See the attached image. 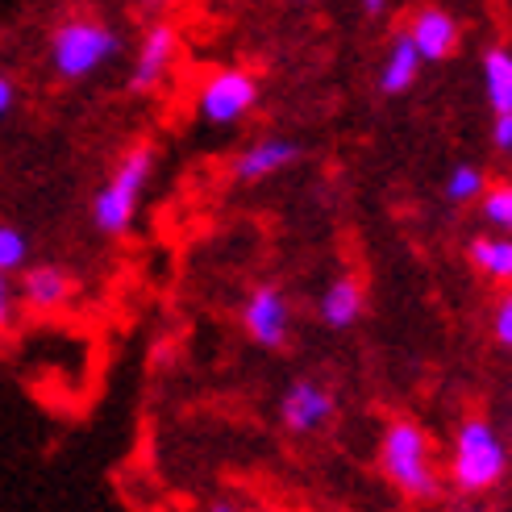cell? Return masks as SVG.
<instances>
[{"label": "cell", "mask_w": 512, "mask_h": 512, "mask_svg": "<svg viewBox=\"0 0 512 512\" xmlns=\"http://www.w3.org/2000/svg\"><path fill=\"white\" fill-rule=\"evenodd\" d=\"M46 50H50V67H55L59 80L80 84V80H92L96 71H105L109 63L121 59L125 38H121L117 25L88 17V13H75L50 30Z\"/></svg>", "instance_id": "277c9868"}, {"label": "cell", "mask_w": 512, "mask_h": 512, "mask_svg": "<svg viewBox=\"0 0 512 512\" xmlns=\"http://www.w3.org/2000/svg\"><path fill=\"white\" fill-rule=\"evenodd\" d=\"M492 142H496L500 155H508V150H512V113H496V121H492Z\"/></svg>", "instance_id": "44dd1931"}, {"label": "cell", "mask_w": 512, "mask_h": 512, "mask_svg": "<svg viewBox=\"0 0 512 512\" xmlns=\"http://www.w3.org/2000/svg\"><path fill=\"white\" fill-rule=\"evenodd\" d=\"M508 479V442L492 417H463L450 442V483L458 496H492Z\"/></svg>", "instance_id": "7a4b0ae2"}, {"label": "cell", "mask_w": 512, "mask_h": 512, "mask_svg": "<svg viewBox=\"0 0 512 512\" xmlns=\"http://www.w3.org/2000/svg\"><path fill=\"white\" fill-rule=\"evenodd\" d=\"M334 417H338V392L325 379L300 375L279 396V425L292 438H313V433L334 425Z\"/></svg>", "instance_id": "8992f818"}, {"label": "cell", "mask_w": 512, "mask_h": 512, "mask_svg": "<svg viewBox=\"0 0 512 512\" xmlns=\"http://www.w3.org/2000/svg\"><path fill=\"white\" fill-rule=\"evenodd\" d=\"M479 75L492 113H512V50L504 42H492L479 55Z\"/></svg>", "instance_id": "5bb4252c"}, {"label": "cell", "mask_w": 512, "mask_h": 512, "mask_svg": "<svg viewBox=\"0 0 512 512\" xmlns=\"http://www.w3.org/2000/svg\"><path fill=\"white\" fill-rule=\"evenodd\" d=\"M467 259H471V267H475L483 279H492V284H508V279H512V242H508V234H504V238H500V234H479V238H471Z\"/></svg>", "instance_id": "9a60e30c"}, {"label": "cell", "mask_w": 512, "mask_h": 512, "mask_svg": "<svg viewBox=\"0 0 512 512\" xmlns=\"http://www.w3.org/2000/svg\"><path fill=\"white\" fill-rule=\"evenodd\" d=\"M413 512H433V508H429V504H421V508H413Z\"/></svg>", "instance_id": "484cf974"}, {"label": "cell", "mask_w": 512, "mask_h": 512, "mask_svg": "<svg viewBox=\"0 0 512 512\" xmlns=\"http://www.w3.org/2000/svg\"><path fill=\"white\" fill-rule=\"evenodd\" d=\"M155 167H159V150L150 142L130 146L117 159V167L105 175V184H100L96 196H92L96 234H105V238L130 234L134 221H138V209H142V196L150 188V179H155Z\"/></svg>", "instance_id": "3957f363"}, {"label": "cell", "mask_w": 512, "mask_h": 512, "mask_svg": "<svg viewBox=\"0 0 512 512\" xmlns=\"http://www.w3.org/2000/svg\"><path fill=\"white\" fill-rule=\"evenodd\" d=\"M292 5H309V0H292Z\"/></svg>", "instance_id": "4316f807"}, {"label": "cell", "mask_w": 512, "mask_h": 512, "mask_svg": "<svg viewBox=\"0 0 512 512\" xmlns=\"http://www.w3.org/2000/svg\"><path fill=\"white\" fill-rule=\"evenodd\" d=\"M30 267V234L17 225H0V275H17Z\"/></svg>", "instance_id": "ac0fdd59"}, {"label": "cell", "mask_w": 512, "mask_h": 512, "mask_svg": "<svg viewBox=\"0 0 512 512\" xmlns=\"http://www.w3.org/2000/svg\"><path fill=\"white\" fill-rule=\"evenodd\" d=\"M13 105H17V88H13L9 75H0V117H9Z\"/></svg>", "instance_id": "7402d4cb"}, {"label": "cell", "mask_w": 512, "mask_h": 512, "mask_svg": "<svg viewBox=\"0 0 512 512\" xmlns=\"http://www.w3.org/2000/svg\"><path fill=\"white\" fill-rule=\"evenodd\" d=\"M379 475L388 488L408 504H433L442 496V471L433 463V438L408 417H396L379 433V454H375Z\"/></svg>", "instance_id": "6da1fadb"}, {"label": "cell", "mask_w": 512, "mask_h": 512, "mask_svg": "<svg viewBox=\"0 0 512 512\" xmlns=\"http://www.w3.org/2000/svg\"><path fill=\"white\" fill-rule=\"evenodd\" d=\"M492 338H496L500 350L512 346V296L508 292H504V300L496 304V313H492Z\"/></svg>", "instance_id": "d6986e66"}, {"label": "cell", "mask_w": 512, "mask_h": 512, "mask_svg": "<svg viewBox=\"0 0 512 512\" xmlns=\"http://www.w3.org/2000/svg\"><path fill=\"white\" fill-rule=\"evenodd\" d=\"M138 5H142V9H150V13H155V9H167L171 0H138Z\"/></svg>", "instance_id": "d4e9b609"}, {"label": "cell", "mask_w": 512, "mask_h": 512, "mask_svg": "<svg viewBox=\"0 0 512 512\" xmlns=\"http://www.w3.org/2000/svg\"><path fill=\"white\" fill-rule=\"evenodd\" d=\"M204 512H246V508H242V504H234V500H213Z\"/></svg>", "instance_id": "cb8c5ba5"}, {"label": "cell", "mask_w": 512, "mask_h": 512, "mask_svg": "<svg viewBox=\"0 0 512 512\" xmlns=\"http://www.w3.org/2000/svg\"><path fill=\"white\" fill-rule=\"evenodd\" d=\"M404 34L421 55V63H446L458 55V46H463V21L442 5H421L413 17H408Z\"/></svg>", "instance_id": "9c48e42d"}, {"label": "cell", "mask_w": 512, "mask_h": 512, "mask_svg": "<svg viewBox=\"0 0 512 512\" xmlns=\"http://www.w3.org/2000/svg\"><path fill=\"white\" fill-rule=\"evenodd\" d=\"M304 159V146L288 134H271V138H259V142H250L242 155L234 159V179L238 184H263V179L271 175H284L292 171L296 163Z\"/></svg>", "instance_id": "30bf717a"}, {"label": "cell", "mask_w": 512, "mask_h": 512, "mask_svg": "<svg viewBox=\"0 0 512 512\" xmlns=\"http://www.w3.org/2000/svg\"><path fill=\"white\" fill-rule=\"evenodd\" d=\"M388 9H392V0H358V13L371 17V21H379V17L388 13Z\"/></svg>", "instance_id": "603a6c76"}, {"label": "cell", "mask_w": 512, "mask_h": 512, "mask_svg": "<svg viewBox=\"0 0 512 512\" xmlns=\"http://www.w3.org/2000/svg\"><path fill=\"white\" fill-rule=\"evenodd\" d=\"M17 317V288H13V275H0V334L13 329Z\"/></svg>", "instance_id": "ffe728a7"}, {"label": "cell", "mask_w": 512, "mask_h": 512, "mask_svg": "<svg viewBox=\"0 0 512 512\" xmlns=\"http://www.w3.org/2000/svg\"><path fill=\"white\" fill-rule=\"evenodd\" d=\"M483 188H488V175H483V167H475V163H454L442 179V196L454 204V209L475 204Z\"/></svg>", "instance_id": "2e32d148"}, {"label": "cell", "mask_w": 512, "mask_h": 512, "mask_svg": "<svg viewBox=\"0 0 512 512\" xmlns=\"http://www.w3.org/2000/svg\"><path fill=\"white\" fill-rule=\"evenodd\" d=\"M263 100L259 75L246 67H217L209 80L196 88V113L209 125H238L246 121Z\"/></svg>", "instance_id": "5b68a950"}, {"label": "cell", "mask_w": 512, "mask_h": 512, "mask_svg": "<svg viewBox=\"0 0 512 512\" xmlns=\"http://www.w3.org/2000/svg\"><path fill=\"white\" fill-rule=\"evenodd\" d=\"M242 329L254 346L288 350L292 342V300L279 284H259L242 300Z\"/></svg>", "instance_id": "52a82bcc"}, {"label": "cell", "mask_w": 512, "mask_h": 512, "mask_svg": "<svg viewBox=\"0 0 512 512\" xmlns=\"http://www.w3.org/2000/svg\"><path fill=\"white\" fill-rule=\"evenodd\" d=\"M175 55H179V30L171 21H155L150 30L142 34L138 42V59L130 67V80H125V92L130 96H150L159 92L163 80L175 67Z\"/></svg>", "instance_id": "ba28073f"}, {"label": "cell", "mask_w": 512, "mask_h": 512, "mask_svg": "<svg viewBox=\"0 0 512 512\" xmlns=\"http://www.w3.org/2000/svg\"><path fill=\"white\" fill-rule=\"evenodd\" d=\"M367 313V288L358 275H334L325 284V292L317 296V317L325 329H334V334H346V329H354L358 321H363Z\"/></svg>", "instance_id": "7c38bea8"}, {"label": "cell", "mask_w": 512, "mask_h": 512, "mask_svg": "<svg viewBox=\"0 0 512 512\" xmlns=\"http://www.w3.org/2000/svg\"><path fill=\"white\" fill-rule=\"evenodd\" d=\"M80 292V279H75L63 263H38V267H25L21 271V284H17V300L25 309H38V313H55L67 309Z\"/></svg>", "instance_id": "8fae6325"}, {"label": "cell", "mask_w": 512, "mask_h": 512, "mask_svg": "<svg viewBox=\"0 0 512 512\" xmlns=\"http://www.w3.org/2000/svg\"><path fill=\"white\" fill-rule=\"evenodd\" d=\"M421 67L425 63L413 50V42H408V34H396L392 46H388V55H383V63H379V75H375L379 96H404L421 80Z\"/></svg>", "instance_id": "4fadbf2b"}, {"label": "cell", "mask_w": 512, "mask_h": 512, "mask_svg": "<svg viewBox=\"0 0 512 512\" xmlns=\"http://www.w3.org/2000/svg\"><path fill=\"white\" fill-rule=\"evenodd\" d=\"M479 213H483V221H488L496 234H508L512 229V188L508 184H488L479 192Z\"/></svg>", "instance_id": "e0dca14e"}]
</instances>
